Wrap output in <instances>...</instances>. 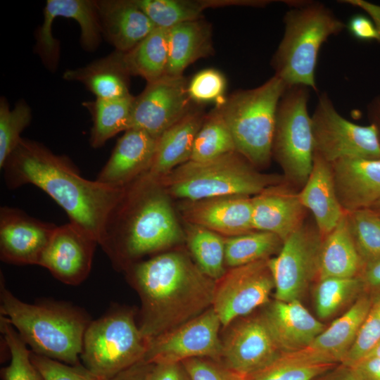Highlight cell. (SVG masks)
I'll return each mask as SVG.
<instances>
[{"mask_svg":"<svg viewBox=\"0 0 380 380\" xmlns=\"http://www.w3.org/2000/svg\"><path fill=\"white\" fill-rule=\"evenodd\" d=\"M7 186L32 184L45 191L69 217L100 245L107 218L124 187H114L81 176L65 156L22 138L3 167Z\"/></svg>","mask_w":380,"mask_h":380,"instance_id":"cell-1","label":"cell"},{"mask_svg":"<svg viewBox=\"0 0 380 380\" xmlns=\"http://www.w3.org/2000/svg\"><path fill=\"white\" fill-rule=\"evenodd\" d=\"M125 270L140 296L138 324L148 343L212 307L215 281L180 252L160 253Z\"/></svg>","mask_w":380,"mask_h":380,"instance_id":"cell-2","label":"cell"},{"mask_svg":"<svg viewBox=\"0 0 380 380\" xmlns=\"http://www.w3.org/2000/svg\"><path fill=\"white\" fill-rule=\"evenodd\" d=\"M185 240L170 196L142 175L124 187L110 213L100 246L115 268L125 270L146 255Z\"/></svg>","mask_w":380,"mask_h":380,"instance_id":"cell-3","label":"cell"},{"mask_svg":"<svg viewBox=\"0 0 380 380\" xmlns=\"http://www.w3.org/2000/svg\"><path fill=\"white\" fill-rule=\"evenodd\" d=\"M0 315L17 331L32 352L68 365H77L84 332L91 320L82 309L64 302L27 303L0 279Z\"/></svg>","mask_w":380,"mask_h":380,"instance_id":"cell-4","label":"cell"},{"mask_svg":"<svg viewBox=\"0 0 380 380\" xmlns=\"http://www.w3.org/2000/svg\"><path fill=\"white\" fill-rule=\"evenodd\" d=\"M284 18V33L271 62L287 87L303 85L317 92L315 71L322 45L346 28L324 4L292 1Z\"/></svg>","mask_w":380,"mask_h":380,"instance_id":"cell-5","label":"cell"},{"mask_svg":"<svg viewBox=\"0 0 380 380\" xmlns=\"http://www.w3.org/2000/svg\"><path fill=\"white\" fill-rule=\"evenodd\" d=\"M153 180L170 197L182 201L253 197L270 186L286 182L283 175L261 172L237 151L208 160H189Z\"/></svg>","mask_w":380,"mask_h":380,"instance_id":"cell-6","label":"cell"},{"mask_svg":"<svg viewBox=\"0 0 380 380\" xmlns=\"http://www.w3.org/2000/svg\"><path fill=\"white\" fill-rule=\"evenodd\" d=\"M286 87L274 75L262 85L237 91L215 106L229 127L236 151L259 170L267 167L272 158L277 110Z\"/></svg>","mask_w":380,"mask_h":380,"instance_id":"cell-7","label":"cell"},{"mask_svg":"<svg viewBox=\"0 0 380 380\" xmlns=\"http://www.w3.org/2000/svg\"><path fill=\"white\" fill-rule=\"evenodd\" d=\"M134 317L132 310L114 308L91 320L83 338L82 364L108 379L144 360L148 341Z\"/></svg>","mask_w":380,"mask_h":380,"instance_id":"cell-8","label":"cell"},{"mask_svg":"<svg viewBox=\"0 0 380 380\" xmlns=\"http://www.w3.org/2000/svg\"><path fill=\"white\" fill-rule=\"evenodd\" d=\"M310 88L287 87L278 103L272 156L287 183L298 191L312 167L314 144L311 116L308 111Z\"/></svg>","mask_w":380,"mask_h":380,"instance_id":"cell-9","label":"cell"},{"mask_svg":"<svg viewBox=\"0 0 380 380\" xmlns=\"http://www.w3.org/2000/svg\"><path fill=\"white\" fill-rule=\"evenodd\" d=\"M314 153L332 163L346 158L380 159V142L372 124L343 118L327 93H321L311 115Z\"/></svg>","mask_w":380,"mask_h":380,"instance_id":"cell-10","label":"cell"},{"mask_svg":"<svg viewBox=\"0 0 380 380\" xmlns=\"http://www.w3.org/2000/svg\"><path fill=\"white\" fill-rule=\"evenodd\" d=\"M323 239L313 219H306L284 241L279 252L269 259L276 300H300L311 281L318 278Z\"/></svg>","mask_w":380,"mask_h":380,"instance_id":"cell-11","label":"cell"},{"mask_svg":"<svg viewBox=\"0 0 380 380\" xmlns=\"http://www.w3.org/2000/svg\"><path fill=\"white\" fill-rule=\"evenodd\" d=\"M269 259L231 267L215 281L212 308L222 327L269 302L274 290Z\"/></svg>","mask_w":380,"mask_h":380,"instance_id":"cell-12","label":"cell"},{"mask_svg":"<svg viewBox=\"0 0 380 380\" xmlns=\"http://www.w3.org/2000/svg\"><path fill=\"white\" fill-rule=\"evenodd\" d=\"M221 322L211 308L148 343L144 361L149 364L182 362L192 358L220 361Z\"/></svg>","mask_w":380,"mask_h":380,"instance_id":"cell-13","label":"cell"},{"mask_svg":"<svg viewBox=\"0 0 380 380\" xmlns=\"http://www.w3.org/2000/svg\"><path fill=\"white\" fill-rule=\"evenodd\" d=\"M188 82L183 75H167L148 82L134 97L129 129H141L158 139L192 109Z\"/></svg>","mask_w":380,"mask_h":380,"instance_id":"cell-14","label":"cell"},{"mask_svg":"<svg viewBox=\"0 0 380 380\" xmlns=\"http://www.w3.org/2000/svg\"><path fill=\"white\" fill-rule=\"evenodd\" d=\"M226 329L222 339L220 362L244 376H249L275 361L281 352L261 315L239 318Z\"/></svg>","mask_w":380,"mask_h":380,"instance_id":"cell-15","label":"cell"},{"mask_svg":"<svg viewBox=\"0 0 380 380\" xmlns=\"http://www.w3.org/2000/svg\"><path fill=\"white\" fill-rule=\"evenodd\" d=\"M97 241L70 222L56 227L39 262L60 281L78 285L91 269Z\"/></svg>","mask_w":380,"mask_h":380,"instance_id":"cell-16","label":"cell"},{"mask_svg":"<svg viewBox=\"0 0 380 380\" xmlns=\"http://www.w3.org/2000/svg\"><path fill=\"white\" fill-rule=\"evenodd\" d=\"M56 227L19 208L1 207V260L13 265H38Z\"/></svg>","mask_w":380,"mask_h":380,"instance_id":"cell-17","label":"cell"},{"mask_svg":"<svg viewBox=\"0 0 380 380\" xmlns=\"http://www.w3.org/2000/svg\"><path fill=\"white\" fill-rule=\"evenodd\" d=\"M372 301L367 296H360L345 313L325 328L306 348L282 354L290 360L302 362L341 364L355 340Z\"/></svg>","mask_w":380,"mask_h":380,"instance_id":"cell-18","label":"cell"},{"mask_svg":"<svg viewBox=\"0 0 380 380\" xmlns=\"http://www.w3.org/2000/svg\"><path fill=\"white\" fill-rule=\"evenodd\" d=\"M252 197L227 196L183 201L179 211L186 223L210 230L223 237L254 231Z\"/></svg>","mask_w":380,"mask_h":380,"instance_id":"cell-19","label":"cell"},{"mask_svg":"<svg viewBox=\"0 0 380 380\" xmlns=\"http://www.w3.org/2000/svg\"><path fill=\"white\" fill-rule=\"evenodd\" d=\"M254 230L272 233L282 241L305 221L307 210L298 190L286 182L270 186L252 197Z\"/></svg>","mask_w":380,"mask_h":380,"instance_id":"cell-20","label":"cell"},{"mask_svg":"<svg viewBox=\"0 0 380 380\" xmlns=\"http://www.w3.org/2000/svg\"><path fill=\"white\" fill-rule=\"evenodd\" d=\"M335 189L345 213L380 201V159L346 158L331 163Z\"/></svg>","mask_w":380,"mask_h":380,"instance_id":"cell-21","label":"cell"},{"mask_svg":"<svg viewBox=\"0 0 380 380\" xmlns=\"http://www.w3.org/2000/svg\"><path fill=\"white\" fill-rule=\"evenodd\" d=\"M261 316L282 353L300 350L326 328L300 303L274 300Z\"/></svg>","mask_w":380,"mask_h":380,"instance_id":"cell-22","label":"cell"},{"mask_svg":"<svg viewBox=\"0 0 380 380\" xmlns=\"http://www.w3.org/2000/svg\"><path fill=\"white\" fill-rule=\"evenodd\" d=\"M157 140L139 129L126 130L96 180L114 187L126 186L149 170Z\"/></svg>","mask_w":380,"mask_h":380,"instance_id":"cell-23","label":"cell"},{"mask_svg":"<svg viewBox=\"0 0 380 380\" xmlns=\"http://www.w3.org/2000/svg\"><path fill=\"white\" fill-rule=\"evenodd\" d=\"M96 6L102 37L115 51H130L156 27L134 0H99Z\"/></svg>","mask_w":380,"mask_h":380,"instance_id":"cell-24","label":"cell"},{"mask_svg":"<svg viewBox=\"0 0 380 380\" xmlns=\"http://www.w3.org/2000/svg\"><path fill=\"white\" fill-rule=\"evenodd\" d=\"M300 201L308 211L321 234L329 233L344 215L338 201L331 163L314 153L312 170L309 177L298 191Z\"/></svg>","mask_w":380,"mask_h":380,"instance_id":"cell-25","label":"cell"},{"mask_svg":"<svg viewBox=\"0 0 380 380\" xmlns=\"http://www.w3.org/2000/svg\"><path fill=\"white\" fill-rule=\"evenodd\" d=\"M205 115L201 108L193 107L184 117L167 129L158 139L152 163L144 174L156 180L189 161Z\"/></svg>","mask_w":380,"mask_h":380,"instance_id":"cell-26","label":"cell"},{"mask_svg":"<svg viewBox=\"0 0 380 380\" xmlns=\"http://www.w3.org/2000/svg\"><path fill=\"white\" fill-rule=\"evenodd\" d=\"M212 26L203 18L168 29V61L165 75H183L186 68L213 52Z\"/></svg>","mask_w":380,"mask_h":380,"instance_id":"cell-27","label":"cell"},{"mask_svg":"<svg viewBox=\"0 0 380 380\" xmlns=\"http://www.w3.org/2000/svg\"><path fill=\"white\" fill-rule=\"evenodd\" d=\"M63 77L83 84L96 99H118L131 95L129 75L123 64L122 53L118 51L85 66L68 70Z\"/></svg>","mask_w":380,"mask_h":380,"instance_id":"cell-28","label":"cell"},{"mask_svg":"<svg viewBox=\"0 0 380 380\" xmlns=\"http://www.w3.org/2000/svg\"><path fill=\"white\" fill-rule=\"evenodd\" d=\"M364 267L348 229L345 213L336 227L324 236L318 279L360 277Z\"/></svg>","mask_w":380,"mask_h":380,"instance_id":"cell-29","label":"cell"},{"mask_svg":"<svg viewBox=\"0 0 380 380\" xmlns=\"http://www.w3.org/2000/svg\"><path fill=\"white\" fill-rule=\"evenodd\" d=\"M40 28L45 32H52V24L57 17L72 18L80 27V44L88 51L98 48L102 39L101 27L96 1L48 0L44 11Z\"/></svg>","mask_w":380,"mask_h":380,"instance_id":"cell-30","label":"cell"},{"mask_svg":"<svg viewBox=\"0 0 380 380\" xmlns=\"http://www.w3.org/2000/svg\"><path fill=\"white\" fill-rule=\"evenodd\" d=\"M129 76H139L148 82L165 75L168 61V29L156 27L127 52H121Z\"/></svg>","mask_w":380,"mask_h":380,"instance_id":"cell-31","label":"cell"},{"mask_svg":"<svg viewBox=\"0 0 380 380\" xmlns=\"http://www.w3.org/2000/svg\"><path fill=\"white\" fill-rule=\"evenodd\" d=\"M134 99L131 94L118 99H96L83 103L92 118L89 141L93 148L103 146L119 132L129 129Z\"/></svg>","mask_w":380,"mask_h":380,"instance_id":"cell-32","label":"cell"},{"mask_svg":"<svg viewBox=\"0 0 380 380\" xmlns=\"http://www.w3.org/2000/svg\"><path fill=\"white\" fill-rule=\"evenodd\" d=\"M156 27L169 29L203 18L210 8L235 6L234 0H134Z\"/></svg>","mask_w":380,"mask_h":380,"instance_id":"cell-33","label":"cell"},{"mask_svg":"<svg viewBox=\"0 0 380 380\" xmlns=\"http://www.w3.org/2000/svg\"><path fill=\"white\" fill-rule=\"evenodd\" d=\"M185 240L201 271L217 281L226 272L224 237L203 227L186 223Z\"/></svg>","mask_w":380,"mask_h":380,"instance_id":"cell-34","label":"cell"},{"mask_svg":"<svg viewBox=\"0 0 380 380\" xmlns=\"http://www.w3.org/2000/svg\"><path fill=\"white\" fill-rule=\"evenodd\" d=\"M282 244L279 236L264 231L224 237L225 265L231 268L269 259L279 252Z\"/></svg>","mask_w":380,"mask_h":380,"instance_id":"cell-35","label":"cell"},{"mask_svg":"<svg viewBox=\"0 0 380 380\" xmlns=\"http://www.w3.org/2000/svg\"><path fill=\"white\" fill-rule=\"evenodd\" d=\"M236 151L227 124L217 106L205 115L189 160L203 161Z\"/></svg>","mask_w":380,"mask_h":380,"instance_id":"cell-36","label":"cell"},{"mask_svg":"<svg viewBox=\"0 0 380 380\" xmlns=\"http://www.w3.org/2000/svg\"><path fill=\"white\" fill-rule=\"evenodd\" d=\"M364 289L360 277H327L318 279L315 289V306L322 319H327L351 303Z\"/></svg>","mask_w":380,"mask_h":380,"instance_id":"cell-37","label":"cell"},{"mask_svg":"<svg viewBox=\"0 0 380 380\" xmlns=\"http://www.w3.org/2000/svg\"><path fill=\"white\" fill-rule=\"evenodd\" d=\"M348 229L365 264L380 257V216L370 208L346 213Z\"/></svg>","mask_w":380,"mask_h":380,"instance_id":"cell-38","label":"cell"},{"mask_svg":"<svg viewBox=\"0 0 380 380\" xmlns=\"http://www.w3.org/2000/svg\"><path fill=\"white\" fill-rule=\"evenodd\" d=\"M0 330L11 361L1 369L2 380H44L31 360V350L14 327L0 315Z\"/></svg>","mask_w":380,"mask_h":380,"instance_id":"cell-39","label":"cell"},{"mask_svg":"<svg viewBox=\"0 0 380 380\" xmlns=\"http://www.w3.org/2000/svg\"><path fill=\"white\" fill-rule=\"evenodd\" d=\"M32 120V110L23 99L13 109L6 99H0V167L21 140L20 134Z\"/></svg>","mask_w":380,"mask_h":380,"instance_id":"cell-40","label":"cell"},{"mask_svg":"<svg viewBox=\"0 0 380 380\" xmlns=\"http://www.w3.org/2000/svg\"><path fill=\"white\" fill-rule=\"evenodd\" d=\"M335 365L295 361L281 353L272 364L248 376L247 380H314Z\"/></svg>","mask_w":380,"mask_h":380,"instance_id":"cell-41","label":"cell"},{"mask_svg":"<svg viewBox=\"0 0 380 380\" xmlns=\"http://www.w3.org/2000/svg\"><path fill=\"white\" fill-rule=\"evenodd\" d=\"M380 340V293L372 300L369 310L355 340L341 365L350 367L364 358Z\"/></svg>","mask_w":380,"mask_h":380,"instance_id":"cell-42","label":"cell"},{"mask_svg":"<svg viewBox=\"0 0 380 380\" xmlns=\"http://www.w3.org/2000/svg\"><path fill=\"white\" fill-rule=\"evenodd\" d=\"M227 81L224 75L213 68L197 72L188 82V93L193 103H215L222 105L226 100Z\"/></svg>","mask_w":380,"mask_h":380,"instance_id":"cell-43","label":"cell"},{"mask_svg":"<svg viewBox=\"0 0 380 380\" xmlns=\"http://www.w3.org/2000/svg\"><path fill=\"white\" fill-rule=\"evenodd\" d=\"M32 351V350H31ZM31 360L44 380H102L82 362L72 365L31 352Z\"/></svg>","mask_w":380,"mask_h":380,"instance_id":"cell-44","label":"cell"},{"mask_svg":"<svg viewBox=\"0 0 380 380\" xmlns=\"http://www.w3.org/2000/svg\"><path fill=\"white\" fill-rule=\"evenodd\" d=\"M191 380H247L225 366L210 358H192L182 362Z\"/></svg>","mask_w":380,"mask_h":380,"instance_id":"cell-45","label":"cell"},{"mask_svg":"<svg viewBox=\"0 0 380 380\" xmlns=\"http://www.w3.org/2000/svg\"><path fill=\"white\" fill-rule=\"evenodd\" d=\"M346 28L355 39L364 41L380 42V33L374 21L363 14L352 15L346 24Z\"/></svg>","mask_w":380,"mask_h":380,"instance_id":"cell-46","label":"cell"},{"mask_svg":"<svg viewBox=\"0 0 380 380\" xmlns=\"http://www.w3.org/2000/svg\"><path fill=\"white\" fill-rule=\"evenodd\" d=\"M146 380H191L182 362L151 364Z\"/></svg>","mask_w":380,"mask_h":380,"instance_id":"cell-47","label":"cell"},{"mask_svg":"<svg viewBox=\"0 0 380 380\" xmlns=\"http://www.w3.org/2000/svg\"><path fill=\"white\" fill-rule=\"evenodd\" d=\"M350 367L360 380H380V357H365Z\"/></svg>","mask_w":380,"mask_h":380,"instance_id":"cell-48","label":"cell"},{"mask_svg":"<svg viewBox=\"0 0 380 380\" xmlns=\"http://www.w3.org/2000/svg\"><path fill=\"white\" fill-rule=\"evenodd\" d=\"M360 277L365 290L380 292V257L365 265Z\"/></svg>","mask_w":380,"mask_h":380,"instance_id":"cell-49","label":"cell"},{"mask_svg":"<svg viewBox=\"0 0 380 380\" xmlns=\"http://www.w3.org/2000/svg\"><path fill=\"white\" fill-rule=\"evenodd\" d=\"M151 364L142 360L119 374L102 380H146Z\"/></svg>","mask_w":380,"mask_h":380,"instance_id":"cell-50","label":"cell"},{"mask_svg":"<svg viewBox=\"0 0 380 380\" xmlns=\"http://www.w3.org/2000/svg\"><path fill=\"white\" fill-rule=\"evenodd\" d=\"M324 374L319 380H360L350 367L341 364L338 367Z\"/></svg>","mask_w":380,"mask_h":380,"instance_id":"cell-51","label":"cell"},{"mask_svg":"<svg viewBox=\"0 0 380 380\" xmlns=\"http://www.w3.org/2000/svg\"><path fill=\"white\" fill-rule=\"evenodd\" d=\"M367 113L369 123L372 124L377 131L380 142V94L374 97L367 104Z\"/></svg>","mask_w":380,"mask_h":380,"instance_id":"cell-52","label":"cell"},{"mask_svg":"<svg viewBox=\"0 0 380 380\" xmlns=\"http://www.w3.org/2000/svg\"><path fill=\"white\" fill-rule=\"evenodd\" d=\"M349 4L356 5L362 7L365 10H367L370 15H372L374 23L376 26L380 33V6L368 4L367 2L362 1H346Z\"/></svg>","mask_w":380,"mask_h":380,"instance_id":"cell-53","label":"cell"},{"mask_svg":"<svg viewBox=\"0 0 380 380\" xmlns=\"http://www.w3.org/2000/svg\"><path fill=\"white\" fill-rule=\"evenodd\" d=\"M365 357H380V340L364 358Z\"/></svg>","mask_w":380,"mask_h":380,"instance_id":"cell-54","label":"cell"},{"mask_svg":"<svg viewBox=\"0 0 380 380\" xmlns=\"http://www.w3.org/2000/svg\"><path fill=\"white\" fill-rule=\"evenodd\" d=\"M370 209L380 216V201L371 207Z\"/></svg>","mask_w":380,"mask_h":380,"instance_id":"cell-55","label":"cell"}]
</instances>
